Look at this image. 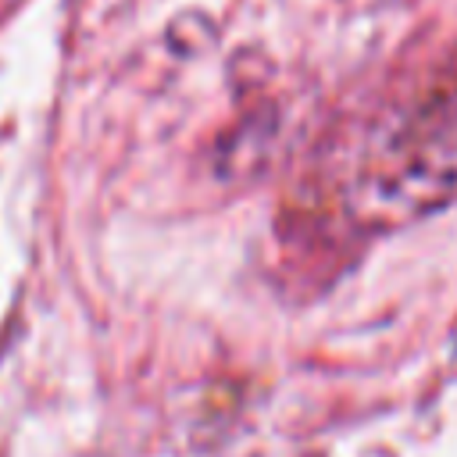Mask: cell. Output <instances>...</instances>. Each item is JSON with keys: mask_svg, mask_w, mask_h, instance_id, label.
Instances as JSON below:
<instances>
[]
</instances>
